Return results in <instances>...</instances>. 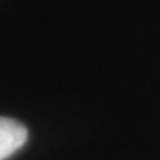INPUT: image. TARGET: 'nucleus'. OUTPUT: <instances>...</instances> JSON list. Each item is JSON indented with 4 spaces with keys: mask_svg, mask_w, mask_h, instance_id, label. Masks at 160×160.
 Returning <instances> with one entry per match:
<instances>
[{
    "mask_svg": "<svg viewBox=\"0 0 160 160\" xmlns=\"http://www.w3.org/2000/svg\"><path fill=\"white\" fill-rule=\"evenodd\" d=\"M28 131L17 120L0 117V160H6L27 142Z\"/></svg>",
    "mask_w": 160,
    "mask_h": 160,
    "instance_id": "f257e3e1",
    "label": "nucleus"
}]
</instances>
